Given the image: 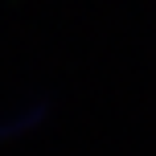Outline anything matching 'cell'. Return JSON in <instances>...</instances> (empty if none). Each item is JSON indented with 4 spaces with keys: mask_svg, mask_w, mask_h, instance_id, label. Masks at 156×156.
<instances>
[{
    "mask_svg": "<svg viewBox=\"0 0 156 156\" xmlns=\"http://www.w3.org/2000/svg\"><path fill=\"white\" fill-rule=\"evenodd\" d=\"M49 111H54V99H49V94H37V99H29V103H21V107L4 111V115H0V140H16V136L41 127L49 119Z\"/></svg>",
    "mask_w": 156,
    "mask_h": 156,
    "instance_id": "1",
    "label": "cell"
}]
</instances>
